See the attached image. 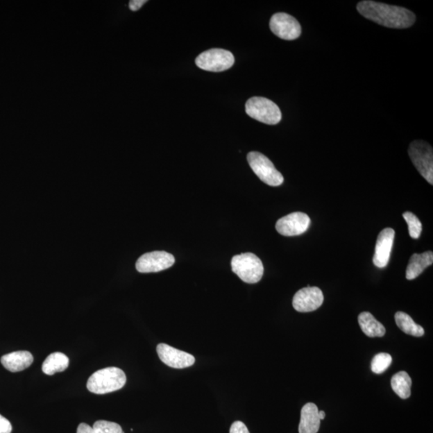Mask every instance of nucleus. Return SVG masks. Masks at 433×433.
I'll return each mask as SVG.
<instances>
[{
    "mask_svg": "<svg viewBox=\"0 0 433 433\" xmlns=\"http://www.w3.org/2000/svg\"><path fill=\"white\" fill-rule=\"evenodd\" d=\"M357 10L366 19L387 28H408L416 22V15L414 12L393 5L365 0L357 4Z\"/></svg>",
    "mask_w": 433,
    "mask_h": 433,
    "instance_id": "1",
    "label": "nucleus"
},
{
    "mask_svg": "<svg viewBox=\"0 0 433 433\" xmlns=\"http://www.w3.org/2000/svg\"><path fill=\"white\" fill-rule=\"evenodd\" d=\"M126 375L120 368L101 369L90 376L87 389L92 393L103 395L120 390L126 385Z\"/></svg>",
    "mask_w": 433,
    "mask_h": 433,
    "instance_id": "2",
    "label": "nucleus"
},
{
    "mask_svg": "<svg viewBox=\"0 0 433 433\" xmlns=\"http://www.w3.org/2000/svg\"><path fill=\"white\" fill-rule=\"evenodd\" d=\"M231 267L241 280L250 285L259 282L264 276V264L260 257L252 253L234 256L231 260Z\"/></svg>",
    "mask_w": 433,
    "mask_h": 433,
    "instance_id": "3",
    "label": "nucleus"
},
{
    "mask_svg": "<svg viewBox=\"0 0 433 433\" xmlns=\"http://www.w3.org/2000/svg\"><path fill=\"white\" fill-rule=\"evenodd\" d=\"M247 115L253 119L274 126L282 120L280 108L274 102L264 97H252L246 104Z\"/></svg>",
    "mask_w": 433,
    "mask_h": 433,
    "instance_id": "4",
    "label": "nucleus"
},
{
    "mask_svg": "<svg viewBox=\"0 0 433 433\" xmlns=\"http://www.w3.org/2000/svg\"><path fill=\"white\" fill-rule=\"evenodd\" d=\"M247 161L253 171L262 182L271 187H280L283 182L282 175L278 172L271 160L259 152H251L247 155Z\"/></svg>",
    "mask_w": 433,
    "mask_h": 433,
    "instance_id": "5",
    "label": "nucleus"
},
{
    "mask_svg": "<svg viewBox=\"0 0 433 433\" xmlns=\"http://www.w3.org/2000/svg\"><path fill=\"white\" fill-rule=\"evenodd\" d=\"M409 157L421 176L433 185V151L429 143L414 141L410 144Z\"/></svg>",
    "mask_w": 433,
    "mask_h": 433,
    "instance_id": "6",
    "label": "nucleus"
},
{
    "mask_svg": "<svg viewBox=\"0 0 433 433\" xmlns=\"http://www.w3.org/2000/svg\"><path fill=\"white\" fill-rule=\"evenodd\" d=\"M195 63L201 69L219 72L230 69L235 64V58L228 50L213 49L201 53Z\"/></svg>",
    "mask_w": 433,
    "mask_h": 433,
    "instance_id": "7",
    "label": "nucleus"
},
{
    "mask_svg": "<svg viewBox=\"0 0 433 433\" xmlns=\"http://www.w3.org/2000/svg\"><path fill=\"white\" fill-rule=\"evenodd\" d=\"M271 32L278 37L286 40H294L300 37L302 28L300 23L291 15L276 13L270 20Z\"/></svg>",
    "mask_w": 433,
    "mask_h": 433,
    "instance_id": "8",
    "label": "nucleus"
},
{
    "mask_svg": "<svg viewBox=\"0 0 433 433\" xmlns=\"http://www.w3.org/2000/svg\"><path fill=\"white\" fill-rule=\"evenodd\" d=\"M174 262L175 257L169 253L153 251L139 257L136 268L140 273H155L169 269Z\"/></svg>",
    "mask_w": 433,
    "mask_h": 433,
    "instance_id": "9",
    "label": "nucleus"
},
{
    "mask_svg": "<svg viewBox=\"0 0 433 433\" xmlns=\"http://www.w3.org/2000/svg\"><path fill=\"white\" fill-rule=\"evenodd\" d=\"M323 294L316 287H307L296 293L293 298V307L298 312H312L322 306Z\"/></svg>",
    "mask_w": 433,
    "mask_h": 433,
    "instance_id": "10",
    "label": "nucleus"
},
{
    "mask_svg": "<svg viewBox=\"0 0 433 433\" xmlns=\"http://www.w3.org/2000/svg\"><path fill=\"white\" fill-rule=\"evenodd\" d=\"M311 219L305 213L295 212L278 220L275 228L283 236L301 235L308 230Z\"/></svg>",
    "mask_w": 433,
    "mask_h": 433,
    "instance_id": "11",
    "label": "nucleus"
},
{
    "mask_svg": "<svg viewBox=\"0 0 433 433\" xmlns=\"http://www.w3.org/2000/svg\"><path fill=\"white\" fill-rule=\"evenodd\" d=\"M157 353L162 362L173 368H185L192 367L195 363L194 355L174 348L166 343H160Z\"/></svg>",
    "mask_w": 433,
    "mask_h": 433,
    "instance_id": "12",
    "label": "nucleus"
},
{
    "mask_svg": "<svg viewBox=\"0 0 433 433\" xmlns=\"http://www.w3.org/2000/svg\"><path fill=\"white\" fill-rule=\"evenodd\" d=\"M395 239V230L385 228L378 235L376 241L373 264L379 268H384L390 260L391 249Z\"/></svg>",
    "mask_w": 433,
    "mask_h": 433,
    "instance_id": "13",
    "label": "nucleus"
},
{
    "mask_svg": "<svg viewBox=\"0 0 433 433\" xmlns=\"http://www.w3.org/2000/svg\"><path fill=\"white\" fill-rule=\"evenodd\" d=\"M34 361L33 355L27 350H19L3 355L1 364L12 373L22 372L30 367Z\"/></svg>",
    "mask_w": 433,
    "mask_h": 433,
    "instance_id": "14",
    "label": "nucleus"
},
{
    "mask_svg": "<svg viewBox=\"0 0 433 433\" xmlns=\"http://www.w3.org/2000/svg\"><path fill=\"white\" fill-rule=\"evenodd\" d=\"M318 407L313 403H307L301 410V419L298 432L300 433H317L321 427Z\"/></svg>",
    "mask_w": 433,
    "mask_h": 433,
    "instance_id": "15",
    "label": "nucleus"
},
{
    "mask_svg": "<svg viewBox=\"0 0 433 433\" xmlns=\"http://www.w3.org/2000/svg\"><path fill=\"white\" fill-rule=\"evenodd\" d=\"M433 264L432 251H426L423 254H414L410 257L409 264L407 266L406 278L414 280L420 276L427 267Z\"/></svg>",
    "mask_w": 433,
    "mask_h": 433,
    "instance_id": "16",
    "label": "nucleus"
},
{
    "mask_svg": "<svg viewBox=\"0 0 433 433\" xmlns=\"http://www.w3.org/2000/svg\"><path fill=\"white\" fill-rule=\"evenodd\" d=\"M358 322L363 332L368 337H383L386 333L384 325L370 312H364L359 314Z\"/></svg>",
    "mask_w": 433,
    "mask_h": 433,
    "instance_id": "17",
    "label": "nucleus"
},
{
    "mask_svg": "<svg viewBox=\"0 0 433 433\" xmlns=\"http://www.w3.org/2000/svg\"><path fill=\"white\" fill-rule=\"evenodd\" d=\"M69 359L66 355L61 353H54L49 355L42 365L44 374L53 375L56 373L64 372L68 368Z\"/></svg>",
    "mask_w": 433,
    "mask_h": 433,
    "instance_id": "18",
    "label": "nucleus"
},
{
    "mask_svg": "<svg viewBox=\"0 0 433 433\" xmlns=\"http://www.w3.org/2000/svg\"><path fill=\"white\" fill-rule=\"evenodd\" d=\"M395 321L401 331L410 334V336L421 337L425 334L424 328L416 324L408 314L402 312H396Z\"/></svg>",
    "mask_w": 433,
    "mask_h": 433,
    "instance_id": "19",
    "label": "nucleus"
},
{
    "mask_svg": "<svg viewBox=\"0 0 433 433\" xmlns=\"http://www.w3.org/2000/svg\"><path fill=\"white\" fill-rule=\"evenodd\" d=\"M76 433H124L121 427L114 422L97 421L94 427L81 423Z\"/></svg>",
    "mask_w": 433,
    "mask_h": 433,
    "instance_id": "20",
    "label": "nucleus"
},
{
    "mask_svg": "<svg viewBox=\"0 0 433 433\" xmlns=\"http://www.w3.org/2000/svg\"><path fill=\"white\" fill-rule=\"evenodd\" d=\"M411 379L408 373L402 371L395 374L391 380V388L401 399H408L411 396Z\"/></svg>",
    "mask_w": 433,
    "mask_h": 433,
    "instance_id": "21",
    "label": "nucleus"
},
{
    "mask_svg": "<svg viewBox=\"0 0 433 433\" xmlns=\"http://www.w3.org/2000/svg\"><path fill=\"white\" fill-rule=\"evenodd\" d=\"M393 358L388 353H380L375 355L372 361V371L375 374H381L389 368Z\"/></svg>",
    "mask_w": 433,
    "mask_h": 433,
    "instance_id": "22",
    "label": "nucleus"
},
{
    "mask_svg": "<svg viewBox=\"0 0 433 433\" xmlns=\"http://www.w3.org/2000/svg\"><path fill=\"white\" fill-rule=\"evenodd\" d=\"M407 224L409 226V235L411 238L417 239L420 238L422 232L421 221L417 216L411 212H405L403 214Z\"/></svg>",
    "mask_w": 433,
    "mask_h": 433,
    "instance_id": "23",
    "label": "nucleus"
},
{
    "mask_svg": "<svg viewBox=\"0 0 433 433\" xmlns=\"http://www.w3.org/2000/svg\"><path fill=\"white\" fill-rule=\"evenodd\" d=\"M230 433H250V432L244 423L235 421L230 427Z\"/></svg>",
    "mask_w": 433,
    "mask_h": 433,
    "instance_id": "24",
    "label": "nucleus"
},
{
    "mask_svg": "<svg viewBox=\"0 0 433 433\" xmlns=\"http://www.w3.org/2000/svg\"><path fill=\"white\" fill-rule=\"evenodd\" d=\"M12 426L10 421L0 415V433H11Z\"/></svg>",
    "mask_w": 433,
    "mask_h": 433,
    "instance_id": "25",
    "label": "nucleus"
},
{
    "mask_svg": "<svg viewBox=\"0 0 433 433\" xmlns=\"http://www.w3.org/2000/svg\"><path fill=\"white\" fill-rule=\"evenodd\" d=\"M146 3H147L146 0H132L128 6H130L131 11L137 12Z\"/></svg>",
    "mask_w": 433,
    "mask_h": 433,
    "instance_id": "26",
    "label": "nucleus"
},
{
    "mask_svg": "<svg viewBox=\"0 0 433 433\" xmlns=\"http://www.w3.org/2000/svg\"><path fill=\"white\" fill-rule=\"evenodd\" d=\"M325 416H326V414H325L324 411H319V417L321 421L324 420Z\"/></svg>",
    "mask_w": 433,
    "mask_h": 433,
    "instance_id": "27",
    "label": "nucleus"
}]
</instances>
